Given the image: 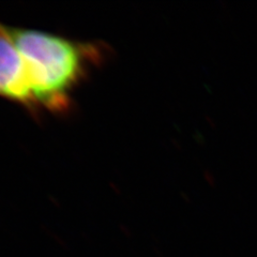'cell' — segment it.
Returning a JSON list of instances; mask_svg holds the SVG:
<instances>
[{
    "label": "cell",
    "mask_w": 257,
    "mask_h": 257,
    "mask_svg": "<svg viewBox=\"0 0 257 257\" xmlns=\"http://www.w3.org/2000/svg\"><path fill=\"white\" fill-rule=\"evenodd\" d=\"M6 27L21 54L36 115L69 111L77 87L104 60L103 44L74 41L37 29Z\"/></svg>",
    "instance_id": "6da1fadb"
},
{
    "label": "cell",
    "mask_w": 257,
    "mask_h": 257,
    "mask_svg": "<svg viewBox=\"0 0 257 257\" xmlns=\"http://www.w3.org/2000/svg\"><path fill=\"white\" fill-rule=\"evenodd\" d=\"M0 96L36 115L35 103L25 83L21 54L0 23Z\"/></svg>",
    "instance_id": "7a4b0ae2"
}]
</instances>
